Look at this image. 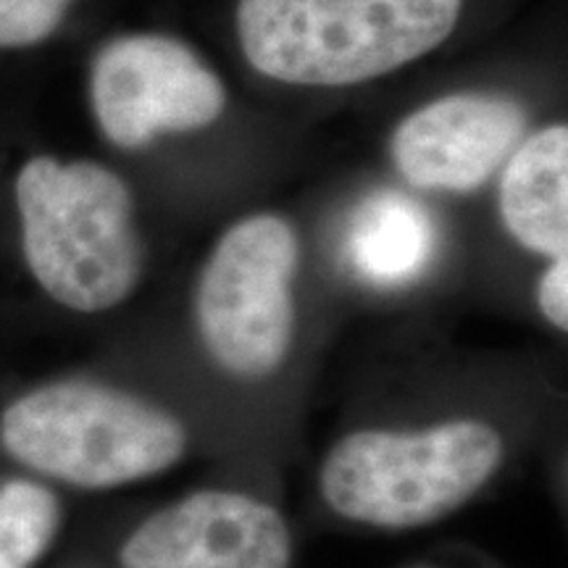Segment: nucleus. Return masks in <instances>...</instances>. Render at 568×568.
Returning a JSON list of instances; mask_svg holds the SVG:
<instances>
[{
	"mask_svg": "<svg viewBox=\"0 0 568 568\" xmlns=\"http://www.w3.org/2000/svg\"><path fill=\"white\" fill-rule=\"evenodd\" d=\"M21 253L40 290L74 314H103L134 293L142 243L126 182L95 161L34 155L17 174Z\"/></svg>",
	"mask_w": 568,
	"mask_h": 568,
	"instance_id": "f03ea898",
	"label": "nucleus"
},
{
	"mask_svg": "<svg viewBox=\"0 0 568 568\" xmlns=\"http://www.w3.org/2000/svg\"><path fill=\"white\" fill-rule=\"evenodd\" d=\"M0 450L30 477L88 493L151 479L187 450L182 418L95 379H53L0 410Z\"/></svg>",
	"mask_w": 568,
	"mask_h": 568,
	"instance_id": "f257e3e1",
	"label": "nucleus"
},
{
	"mask_svg": "<svg viewBox=\"0 0 568 568\" xmlns=\"http://www.w3.org/2000/svg\"><path fill=\"white\" fill-rule=\"evenodd\" d=\"M435 243V222L422 203L403 193H376L353 213L345 251L361 280L395 287L429 266Z\"/></svg>",
	"mask_w": 568,
	"mask_h": 568,
	"instance_id": "9d476101",
	"label": "nucleus"
},
{
	"mask_svg": "<svg viewBox=\"0 0 568 568\" xmlns=\"http://www.w3.org/2000/svg\"><path fill=\"white\" fill-rule=\"evenodd\" d=\"M500 460V432L479 418L414 432L361 429L326 453L318 489L347 521L418 529L466 506Z\"/></svg>",
	"mask_w": 568,
	"mask_h": 568,
	"instance_id": "20e7f679",
	"label": "nucleus"
},
{
	"mask_svg": "<svg viewBox=\"0 0 568 568\" xmlns=\"http://www.w3.org/2000/svg\"><path fill=\"white\" fill-rule=\"evenodd\" d=\"M74 0H0V51L32 48L59 30Z\"/></svg>",
	"mask_w": 568,
	"mask_h": 568,
	"instance_id": "f8f14e48",
	"label": "nucleus"
},
{
	"mask_svg": "<svg viewBox=\"0 0 568 568\" xmlns=\"http://www.w3.org/2000/svg\"><path fill=\"white\" fill-rule=\"evenodd\" d=\"M500 216L518 245L548 258L568 247V126L552 124L510 153Z\"/></svg>",
	"mask_w": 568,
	"mask_h": 568,
	"instance_id": "1a4fd4ad",
	"label": "nucleus"
},
{
	"mask_svg": "<svg viewBox=\"0 0 568 568\" xmlns=\"http://www.w3.org/2000/svg\"><path fill=\"white\" fill-rule=\"evenodd\" d=\"M529 113L495 92H456L422 105L389 142L397 172L422 190L471 193L521 145Z\"/></svg>",
	"mask_w": 568,
	"mask_h": 568,
	"instance_id": "6e6552de",
	"label": "nucleus"
},
{
	"mask_svg": "<svg viewBox=\"0 0 568 568\" xmlns=\"http://www.w3.org/2000/svg\"><path fill=\"white\" fill-rule=\"evenodd\" d=\"M537 303L556 329H568V255L552 258L548 272L537 284Z\"/></svg>",
	"mask_w": 568,
	"mask_h": 568,
	"instance_id": "ddd939ff",
	"label": "nucleus"
},
{
	"mask_svg": "<svg viewBox=\"0 0 568 568\" xmlns=\"http://www.w3.org/2000/svg\"><path fill=\"white\" fill-rule=\"evenodd\" d=\"M61 529V503L48 481H0V568H34Z\"/></svg>",
	"mask_w": 568,
	"mask_h": 568,
	"instance_id": "9b49d317",
	"label": "nucleus"
},
{
	"mask_svg": "<svg viewBox=\"0 0 568 568\" xmlns=\"http://www.w3.org/2000/svg\"><path fill=\"white\" fill-rule=\"evenodd\" d=\"M98 124L124 151L166 132H195L224 113V84L187 45L166 34L105 42L90 71Z\"/></svg>",
	"mask_w": 568,
	"mask_h": 568,
	"instance_id": "423d86ee",
	"label": "nucleus"
},
{
	"mask_svg": "<svg viewBox=\"0 0 568 568\" xmlns=\"http://www.w3.org/2000/svg\"><path fill=\"white\" fill-rule=\"evenodd\" d=\"M301 243L276 213H255L224 232L195 293L203 347L240 379H264L287 358L295 329L293 280Z\"/></svg>",
	"mask_w": 568,
	"mask_h": 568,
	"instance_id": "39448f33",
	"label": "nucleus"
},
{
	"mask_svg": "<svg viewBox=\"0 0 568 568\" xmlns=\"http://www.w3.org/2000/svg\"><path fill=\"white\" fill-rule=\"evenodd\" d=\"M464 0H240L245 59L276 82L345 88L408 67L456 30Z\"/></svg>",
	"mask_w": 568,
	"mask_h": 568,
	"instance_id": "7ed1b4c3",
	"label": "nucleus"
},
{
	"mask_svg": "<svg viewBox=\"0 0 568 568\" xmlns=\"http://www.w3.org/2000/svg\"><path fill=\"white\" fill-rule=\"evenodd\" d=\"M280 510L226 489H201L155 510L119 548L122 568H290Z\"/></svg>",
	"mask_w": 568,
	"mask_h": 568,
	"instance_id": "0eeeda50",
	"label": "nucleus"
}]
</instances>
